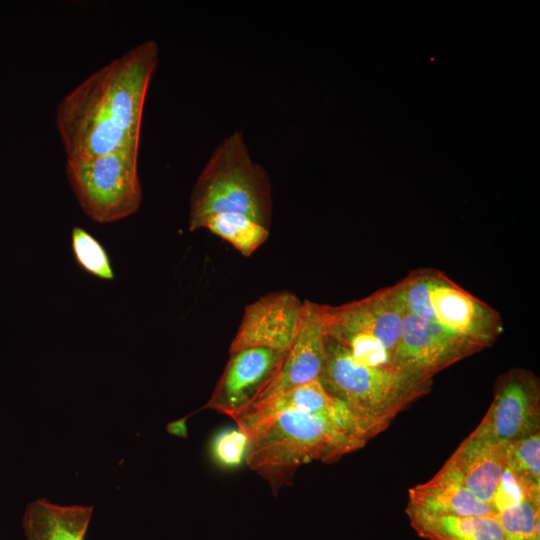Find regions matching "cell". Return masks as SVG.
I'll list each match as a JSON object with an SVG mask.
<instances>
[{
    "label": "cell",
    "instance_id": "cell-1",
    "mask_svg": "<svg viewBox=\"0 0 540 540\" xmlns=\"http://www.w3.org/2000/svg\"><path fill=\"white\" fill-rule=\"evenodd\" d=\"M158 56L154 40L139 43L60 101L55 122L67 159L140 148L144 104Z\"/></svg>",
    "mask_w": 540,
    "mask_h": 540
},
{
    "label": "cell",
    "instance_id": "cell-2",
    "mask_svg": "<svg viewBox=\"0 0 540 540\" xmlns=\"http://www.w3.org/2000/svg\"><path fill=\"white\" fill-rule=\"evenodd\" d=\"M246 463L276 494L295 472L313 461L334 463L366 445V437L322 414L283 412L244 428Z\"/></svg>",
    "mask_w": 540,
    "mask_h": 540
},
{
    "label": "cell",
    "instance_id": "cell-3",
    "mask_svg": "<svg viewBox=\"0 0 540 540\" xmlns=\"http://www.w3.org/2000/svg\"><path fill=\"white\" fill-rule=\"evenodd\" d=\"M271 191L268 173L252 161L243 134L235 131L216 147L196 180L188 228L201 229L213 215L241 214L270 229Z\"/></svg>",
    "mask_w": 540,
    "mask_h": 540
},
{
    "label": "cell",
    "instance_id": "cell-4",
    "mask_svg": "<svg viewBox=\"0 0 540 540\" xmlns=\"http://www.w3.org/2000/svg\"><path fill=\"white\" fill-rule=\"evenodd\" d=\"M319 380L330 395L386 427L433 385V378L415 372L363 364L327 335Z\"/></svg>",
    "mask_w": 540,
    "mask_h": 540
},
{
    "label": "cell",
    "instance_id": "cell-5",
    "mask_svg": "<svg viewBox=\"0 0 540 540\" xmlns=\"http://www.w3.org/2000/svg\"><path fill=\"white\" fill-rule=\"evenodd\" d=\"M392 287L406 312L463 336L482 349L490 347L503 332L497 310L439 270L415 269Z\"/></svg>",
    "mask_w": 540,
    "mask_h": 540
},
{
    "label": "cell",
    "instance_id": "cell-6",
    "mask_svg": "<svg viewBox=\"0 0 540 540\" xmlns=\"http://www.w3.org/2000/svg\"><path fill=\"white\" fill-rule=\"evenodd\" d=\"M139 148L127 147L90 157L67 159L66 176L84 213L97 223L134 214L142 201Z\"/></svg>",
    "mask_w": 540,
    "mask_h": 540
},
{
    "label": "cell",
    "instance_id": "cell-7",
    "mask_svg": "<svg viewBox=\"0 0 540 540\" xmlns=\"http://www.w3.org/2000/svg\"><path fill=\"white\" fill-rule=\"evenodd\" d=\"M538 377L513 368L496 381L493 401L475 430L495 441L511 444L540 431Z\"/></svg>",
    "mask_w": 540,
    "mask_h": 540
},
{
    "label": "cell",
    "instance_id": "cell-8",
    "mask_svg": "<svg viewBox=\"0 0 540 540\" xmlns=\"http://www.w3.org/2000/svg\"><path fill=\"white\" fill-rule=\"evenodd\" d=\"M326 305L305 300L298 334L286 352L276 374L235 420L279 398L290 390L317 380L325 360Z\"/></svg>",
    "mask_w": 540,
    "mask_h": 540
},
{
    "label": "cell",
    "instance_id": "cell-9",
    "mask_svg": "<svg viewBox=\"0 0 540 540\" xmlns=\"http://www.w3.org/2000/svg\"><path fill=\"white\" fill-rule=\"evenodd\" d=\"M481 350L475 342L406 312L394 364L433 378L441 370Z\"/></svg>",
    "mask_w": 540,
    "mask_h": 540
},
{
    "label": "cell",
    "instance_id": "cell-10",
    "mask_svg": "<svg viewBox=\"0 0 540 540\" xmlns=\"http://www.w3.org/2000/svg\"><path fill=\"white\" fill-rule=\"evenodd\" d=\"M305 301L295 293H267L244 309L229 353L247 347H265L287 352L301 326Z\"/></svg>",
    "mask_w": 540,
    "mask_h": 540
},
{
    "label": "cell",
    "instance_id": "cell-11",
    "mask_svg": "<svg viewBox=\"0 0 540 540\" xmlns=\"http://www.w3.org/2000/svg\"><path fill=\"white\" fill-rule=\"evenodd\" d=\"M286 352L247 347L229 353V359L204 406L230 418L245 409L276 374Z\"/></svg>",
    "mask_w": 540,
    "mask_h": 540
},
{
    "label": "cell",
    "instance_id": "cell-12",
    "mask_svg": "<svg viewBox=\"0 0 540 540\" xmlns=\"http://www.w3.org/2000/svg\"><path fill=\"white\" fill-rule=\"evenodd\" d=\"M405 313L393 287L390 286L360 300L339 306L326 305V324L329 327L369 335L394 356Z\"/></svg>",
    "mask_w": 540,
    "mask_h": 540
},
{
    "label": "cell",
    "instance_id": "cell-13",
    "mask_svg": "<svg viewBox=\"0 0 540 540\" xmlns=\"http://www.w3.org/2000/svg\"><path fill=\"white\" fill-rule=\"evenodd\" d=\"M508 446L474 430L441 469L459 479L479 499L492 504L506 468Z\"/></svg>",
    "mask_w": 540,
    "mask_h": 540
},
{
    "label": "cell",
    "instance_id": "cell-14",
    "mask_svg": "<svg viewBox=\"0 0 540 540\" xmlns=\"http://www.w3.org/2000/svg\"><path fill=\"white\" fill-rule=\"evenodd\" d=\"M407 506L431 513L458 516H497L490 503L479 499L459 479L440 469L429 481L408 491Z\"/></svg>",
    "mask_w": 540,
    "mask_h": 540
},
{
    "label": "cell",
    "instance_id": "cell-15",
    "mask_svg": "<svg viewBox=\"0 0 540 540\" xmlns=\"http://www.w3.org/2000/svg\"><path fill=\"white\" fill-rule=\"evenodd\" d=\"M93 506H63L38 499L26 507L23 529L27 540H85Z\"/></svg>",
    "mask_w": 540,
    "mask_h": 540
},
{
    "label": "cell",
    "instance_id": "cell-16",
    "mask_svg": "<svg viewBox=\"0 0 540 540\" xmlns=\"http://www.w3.org/2000/svg\"><path fill=\"white\" fill-rule=\"evenodd\" d=\"M410 525L427 540H507L497 516L431 514L407 506Z\"/></svg>",
    "mask_w": 540,
    "mask_h": 540
},
{
    "label": "cell",
    "instance_id": "cell-17",
    "mask_svg": "<svg viewBox=\"0 0 540 540\" xmlns=\"http://www.w3.org/2000/svg\"><path fill=\"white\" fill-rule=\"evenodd\" d=\"M232 245L243 256H251L268 239V228L241 214H218L207 218L201 229Z\"/></svg>",
    "mask_w": 540,
    "mask_h": 540
},
{
    "label": "cell",
    "instance_id": "cell-18",
    "mask_svg": "<svg viewBox=\"0 0 540 540\" xmlns=\"http://www.w3.org/2000/svg\"><path fill=\"white\" fill-rule=\"evenodd\" d=\"M506 468L540 492V431L509 444Z\"/></svg>",
    "mask_w": 540,
    "mask_h": 540
},
{
    "label": "cell",
    "instance_id": "cell-19",
    "mask_svg": "<svg viewBox=\"0 0 540 540\" xmlns=\"http://www.w3.org/2000/svg\"><path fill=\"white\" fill-rule=\"evenodd\" d=\"M71 248L76 263L84 271L99 279H114L107 251L88 231L78 226L74 227L71 232Z\"/></svg>",
    "mask_w": 540,
    "mask_h": 540
},
{
    "label": "cell",
    "instance_id": "cell-20",
    "mask_svg": "<svg viewBox=\"0 0 540 540\" xmlns=\"http://www.w3.org/2000/svg\"><path fill=\"white\" fill-rule=\"evenodd\" d=\"M498 517L507 540H540V502L523 500Z\"/></svg>",
    "mask_w": 540,
    "mask_h": 540
},
{
    "label": "cell",
    "instance_id": "cell-21",
    "mask_svg": "<svg viewBox=\"0 0 540 540\" xmlns=\"http://www.w3.org/2000/svg\"><path fill=\"white\" fill-rule=\"evenodd\" d=\"M248 448V434L237 427L217 433L211 442L210 451L213 460L221 468L234 469L246 461Z\"/></svg>",
    "mask_w": 540,
    "mask_h": 540
},
{
    "label": "cell",
    "instance_id": "cell-22",
    "mask_svg": "<svg viewBox=\"0 0 540 540\" xmlns=\"http://www.w3.org/2000/svg\"><path fill=\"white\" fill-rule=\"evenodd\" d=\"M526 499L540 502V492L527 486L505 468L492 499V505L498 514Z\"/></svg>",
    "mask_w": 540,
    "mask_h": 540
},
{
    "label": "cell",
    "instance_id": "cell-23",
    "mask_svg": "<svg viewBox=\"0 0 540 540\" xmlns=\"http://www.w3.org/2000/svg\"><path fill=\"white\" fill-rule=\"evenodd\" d=\"M186 419L187 417L169 423L166 428L167 432L178 437L186 438L188 436L187 426L185 423Z\"/></svg>",
    "mask_w": 540,
    "mask_h": 540
}]
</instances>
